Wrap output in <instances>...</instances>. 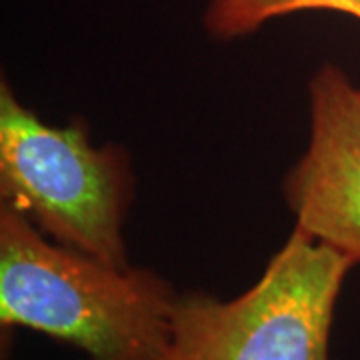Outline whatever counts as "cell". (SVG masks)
I'll return each mask as SVG.
<instances>
[{"mask_svg": "<svg viewBox=\"0 0 360 360\" xmlns=\"http://www.w3.org/2000/svg\"><path fill=\"white\" fill-rule=\"evenodd\" d=\"M179 295L156 270L118 266L58 245L0 206L4 330H34L86 360H165Z\"/></svg>", "mask_w": 360, "mask_h": 360, "instance_id": "1", "label": "cell"}, {"mask_svg": "<svg viewBox=\"0 0 360 360\" xmlns=\"http://www.w3.org/2000/svg\"><path fill=\"white\" fill-rule=\"evenodd\" d=\"M134 196L129 153L94 146L82 120L46 124L0 84V200L58 245L129 266L124 220Z\"/></svg>", "mask_w": 360, "mask_h": 360, "instance_id": "2", "label": "cell"}, {"mask_svg": "<svg viewBox=\"0 0 360 360\" xmlns=\"http://www.w3.org/2000/svg\"><path fill=\"white\" fill-rule=\"evenodd\" d=\"M352 266L295 224L245 292H180L165 360H335L336 302Z\"/></svg>", "mask_w": 360, "mask_h": 360, "instance_id": "3", "label": "cell"}, {"mask_svg": "<svg viewBox=\"0 0 360 360\" xmlns=\"http://www.w3.org/2000/svg\"><path fill=\"white\" fill-rule=\"evenodd\" d=\"M310 134L283 180L296 226L360 264V89L340 66L322 65L309 84Z\"/></svg>", "mask_w": 360, "mask_h": 360, "instance_id": "4", "label": "cell"}, {"mask_svg": "<svg viewBox=\"0 0 360 360\" xmlns=\"http://www.w3.org/2000/svg\"><path fill=\"white\" fill-rule=\"evenodd\" d=\"M300 11H335L360 20V0H208L205 30L220 42L255 34L272 18Z\"/></svg>", "mask_w": 360, "mask_h": 360, "instance_id": "5", "label": "cell"}]
</instances>
